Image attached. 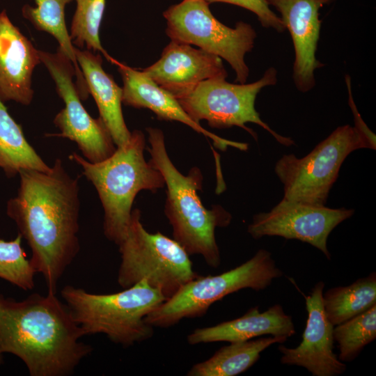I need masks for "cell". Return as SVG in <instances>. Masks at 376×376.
<instances>
[{
    "label": "cell",
    "mask_w": 376,
    "mask_h": 376,
    "mask_svg": "<svg viewBox=\"0 0 376 376\" xmlns=\"http://www.w3.org/2000/svg\"><path fill=\"white\" fill-rule=\"evenodd\" d=\"M18 175L17 193L8 201L6 213L31 251V266L47 291L56 294L80 249L78 178L70 175L59 158L48 171L22 170Z\"/></svg>",
    "instance_id": "1"
},
{
    "label": "cell",
    "mask_w": 376,
    "mask_h": 376,
    "mask_svg": "<svg viewBox=\"0 0 376 376\" xmlns=\"http://www.w3.org/2000/svg\"><path fill=\"white\" fill-rule=\"evenodd\" d=\"M68 306L56 294L22 300L0 295V357L20 359L31 376H68L92 352Z\"/></svg>",
    "instance_id": "2"
},
{
    "label": "cell",
    "mask_w": 376,
    "mask_h": 376,
    "mask_svg": "<svg viewBox=\"0 0 376 376\" xmlns=\"http://www.w3.org/2000/svg\"><path fill=\"white\" fill-rule=\"evenodd\" d=\"M146 130L150 162L162 174L166 187L164 212L172 226L173 239L189 255L200 254L210 267L217 268L221 258L215 229L227 226L230 214L220 205L205 208L197 193L203 182L199 169L182 174L168 155L162 131L153 127Z\"/></svg>",
    "instance_id": "3"
},
{
    "label": "cell",
    "mask_w": 376,
    "mask_h": 376,
    "mask_svg": "<svg viewBox=\"0 0 376 376\" xmlns=\"http://www.w3.org/2000/svg\"><path fill=\"white\" fill-rule=\"evenodd\" d=\"M144 134L134 130L127 143L103 161L90 162L77 152L69 155L95 187L104 210V234L117 245L126 233L137 194L164 186L162 174L146 160Z\"/></svg>",
    "instance_id": "4"
},
{
    "label": "cell",
    "mask_w": 376,
    "mask_h": 376,
    "mask_svg": "<svg viewBox=\"0 0 376 376\" xmlns=\"http://www.w3.org/2000/svg\"><path fill=\"white\" fill-rule=\"evenodd\" d=\"M61 295L84 336L104 334L124 347L152 336L153 327L145 318L166 300L146 279L112 294L91 293L68 285Z\"/></svg>",
    "instance_id": "5"
},
{
    "label": "cell",
    "mask_w": 376,
    "mask_h": 376,
    "mask_svg": "<svg viewBox=\"0 0 376 376\" xmlns=\"http://www.w3.org/2000/svg\"><path fill=\"white\" fill-rule=\"evenodd\" d=\"M118 246L121 258L118 283L123 289L146 279L167 299L199 276L193 269L189 253L174 239L146 230L138 209L132 211L126 233Z\"/></svg>",
    "instance_id": "6"
},
{
    "label": "cell",
    "mask_w": 376,
    "mask_h": 376,
    "mask_svg": "<svg viewBox=\"0 0 376 376\" xmlns=\"http://www.w3.org/2000/svg\"><path fill=\"white\" fill-rule=\"evenodd\" d=\"M282 276L271 253L260 249L233 269L216 276H198L187 282L150 313L145 321L153 327L166 328L185 318L201 317L213 303L224 297L245 288L265 290Z\"/></svg>",
    "instance_id": "7"
},
{
    "label": "cell",
    "mask_w": 376,
    "mask_h": 376,
    "mask_svg": "<svg viewBox=\"0 0 376 376\" xmlns=\"http://www.w3.org/2000/svg\"><path fill=\"white\" fill-rule=\"evenodd\" d=\"M373 149L354 127H338L306 156L283 155L274 171L283 185V198L317 206L325 205L340 166L352 152Z\"/></svg>",
    "instance_id": "8"
},
{
    "label": "cell",
    "mask_w": 376,
    "mask_h": 376,
    "mask_svg": "<svg viewBox=\"0 0 376 376\" xmlns=\"http://www.w3.org/2000/svg\"><path fill=\"white\" fill-rule=\"evenodd\" d=\"M204 0H182L163 13L166 33L172 41L194 45L225 59L236 74L235 81L245 84L249 69L244 61L254 46L256 33L242 21L235 28L220 22Z\"/></svg>",
    "instance_id": "9"
},
{
    "label": "cell",
    "mask_w": 376,
    "mask_h": 376,
    "mask_svg": "<svg viewBox=\"0 0 376 376\" xmlns=\"http://www.w3.org/2000/svg\"><path fill=\"white\" fill-rule=\"evenodd\" d=\"M277 82V71L271 67L263 76L250 84H230L226 79H212L201 82L186 96L177 99L195 122L205 120L214 128L242 127L257 139L256 133L246 127L253 123L270 133L281 144L294 145L289 137L280 135L263 121L255 108V101L262 88Z\"/></svg>",
    "instance_id": "10"
},
{
    "label": "cell",
    "mask_w": 376,
    "mask_h": 376,
    "mask_svg": "<svg viewBox=\"0 0 376 376\" xmlns=\"http://www.w3.org/2000/svg\"><path fill=\"white\" fill-rule=\"evenodd\" d=\"M38 53L64 102V108L54 119L61 132L47 136L66 138L75 142L84 159L90 162L108 158L116 150V145L101 118H92L84 107L77 85L73 82L76 72L72 62L59 48L56 53L40 50Z\"/></svg>",
    "instance_id": "11"
},
{
    "label": "cell",
    "mask_w": 376,
    "mask_h": 376,
    "mask_svg": "<svg viewBox=\"0 0 376 376\" xmlns=\"http://www.w3.org/2000/svg\"><path fill=\"white\" fill-rule=\"evenodd\" d=\"M354 212L353 209L312 205L283 198L269 212L254 215L247 230L256 240L265 236H279L306 242L330 260L329 235Z\"/></svg>",
    "instance_id": "12"
},
{
    "label": "cell",
    "mask_w": 376,
    "mask_h": 376,
    "mask_svg": "<svg viewBox=\"0 0 376 376\" xmlns=\"http://www.w3.org/2000/svg\"><path fill=\"white\" fill-rule=\"evenodd\" d=\"M324 283H317L305 296L308 318L300 344L294 348L280 345L281 363L306 368L313 376H337L347 366L334 352V326L327 319L322 303Z\"/></svg>",
    "instance_id": "13"
},
{
    "label": "cell",
    "mask_w": 376,
    "mask_h": 376,
    "mask_svg": "<svg viewBox=\"0 0 376 376\" xmlns=\"http://www.w3.org/2000/svg\"><path fill=\"white\" fill-rule=\"evenodd\" d=\"M336 0H266L280 13L294 46L293 81L301 93L315 85V71L324 65L315 56L322 20L320 10Z\"/></svg>",
    "instance_id": "14"
},
{
    "label": "cell",
    "mask_w": 376,
    "mask_h": 376,
    "mask_svg": "<svg viewBox=\"0 0 376 376\" xmlns=\"http://www.w3.org/2000/svg\"><path fill=\"white\" fill-rule=\"evenodd\" d=\"M142 71L176 99L190 93L202 81L228 76L218 56L172 40L159 59Z\"/></svg>",
    "instance_id": "15"
},
{
    "label": "cell",
    "mask_w": 376,
    "mask_h": 376,
    "mask_svg": "<svg viewBox=\"0 0 376 376\" xmlns=\"http://www.w3.org/2000/svg\"><path fill=\"white\" fill-rule=\"evenodd\" d=\"M38 50L8 17L0 12V100L31 104L32 75L40 63Z\"/></svg>",
    "instance_id": "16"
},
{
    "label": "cell",
    "mask_w": 376,
    "mask_h": 376,
    "mask_svg": "<svg viewBox=\"0 0 376 376\" xmlns=\"http://www.w3.org/2000/svg\"><path fill=\"white\" fill-rule=\"evenodd\" d=\"M113 64L118 66L123 79L122 101L124 104L138 109H148L159 120L184 123L212 140L214 145L220 150H225L228 146L241 150H247L246 143L223 139L193 120L174 96L157 85L142 70L130 68L116 60Z\"/></svg>",
    "instance_id": "17"
},
{
    "label": "cell",
    "mask_w": 376,
    "mask_h": 376,
    "mask_svg": "<svg viewBox=\"0 0 376 376\" xmlns=\"http://www.w3.org/2000/svg\"><path fill=\"white\" fill-rule=\"evenodd\" d=\"M296 334L292 317L280 304L263 312L258 306L250 308L244 315L214 326L198 328L187 336L189 344L195 345L214 342L248 340L263 335L285 337Z\"/></svg>",
    "instance_id": "18"
},
{
    "label": "cell",
    "mask_w": 376,
    "mask_h": 376,
    "mask_svg": "<svg viewBox=\"0 0 376 376\" xmlns=\"http://www.w3.org/2000/svg\"><path fill=\"white\" fill-rule=\"evenodd\" d=\"M76 60L93 97L100 117L109 130L116 147L127 143L131 136L122 111L123 88L102 68L100 54L75 47Z\"/></svg>",
    "instance_id": "19"
},
{
    "label": "cell",
    "mask_w": 376,
    "mask_h": 376,
    "mask_svg": "<svg viewBox=\"0 0 376 376\" xmlns=\"http://www.w3.org/2000/svg\"><path fill=\"white\" fill-rule=\"evenodd\" d=\"M285 337L268 336L230 343L218 350L208 359L194 364L188 376H235L250 368L261 352L275 343H283Z\"/></svg>",
    "instance_id": "20"
},
{
    "label": "cell",
    "mask_w": 376,
    "mask_h": 376,
    "mask_svg": "<svg viewBox=\"0 0 376 376\" xmlns=\"http://www.w3.org/2000/svg\"><path fill=\"white\" fill-rule=\"evenodd\" d=\"M0 169L8 178L22 170L51 169L26 140L22 128L10 115L0 100Z\"/></svg>",
    "instance_id": "21"
},
{
    "label": "cell",
    "mask_w": 376,
    "mask_h": 376,
    "mask_svg": "<svg viewBox=\"0 0 376 376\" xmlns=\"http://www.w3.org/2000/svg\"><path fill=\"white\" fill-rule=\"evenodd\" d=\"M73 0H34L36 6L25 4L22 8L23 17L36 29L49 33L58 41L63 52L72 62L76 72V85L81 97L86 99L88 91L83 74L76 60L75 46L68 33L65 17L67 4Z\"/></svg>",
    "instance_id": "22"
},
{
    "label": "cell",
    "mask_w": 376,
    "mask_h": 376,
    "mask_svg": "<svg viewBox=\"0 0 376 376\" xmlns=\"http://www.w3.org/2000/svg\"><path fill=\"white\" fill-rule=\"evenodd\" d=\"M325 315L334 325L340 324L376 305V274L338 286L322 295Z\"/></svg>",
    "instance_id": "23"
},
{
    "label": "cell",
    "mask_w": 376,
    "mask_h": 376,
    "mask_svg": "<svg viewBox=\"0 0 376 376\" xmlns=\"http://www.w3.org/2000/svg\"><path fill=\"white\" fill-rule=\"evenodd\" d=\"M333 336L339 350L338 358L343 362L353 361L376 338V305L334 326Z\"/></svg>",
    "instance_id": "24"
},
{
    "label": "cell",
    "mask_w": 376,
    "mask_h": 376,
    "mask_svg": "<svg viewBox=\"0 0 376 376\" xmlns=\"http://www.w3.org/2000/svg\"><path fill=\"white\" fill-rule=\"evenodd\" d=\"M73 1L76 2V10L70 33L72 44L79 49L86 46L88 50L100 52L113 63L115 59L104 49L100 40L106 0Z\"/></svg>",
    "instance_id": "25"
},
{
    "label": "cell",
    "mask_w": 376,
    "mask_h": 376,
    "mask_svg": "<svg viewBox=\"0 0 376 376\" xmlns=\"http://www.w3.org/2000/svg\"><path fill=\"white\" fill-rule=\"evenodd\" d=\"M22 235L13 240L0 239V279L23 290L34 288L36 271L22 246Z\"/></svg>",
    "instance_id": "26"
},
{
    "label": "cell",
    "mask_w": 376,
    "mask_h": 376,
    "mask_svg": "<svg viewBox=\"0 0 376 376\" xmlns=\"http://www.w3.org/2000/svg\"><path fill=\"white\" fill-rule=\"evenodd\" d=\"M208 4L225 3L235 5L253 13L261 25L271 28L278 32H283L285 28L280 18L267 4L266 0H204Z\"/></svg>",
    "instance_id": "27"
},
{
    "label": "cell",
    "mask_w": 376,
    "mask_h": 376,
    "mask_svg": "<svg viewBox=\"0 0 376 376\" xmlns=\"http://www.w3.org/2000/svg\"><path fill=\"white\" fill-rule=\"evenodd\" d=\"M345 81L348 89L349 93V105L352 111L354 118V127L369 141L373 148L375 149V135L367 127L362 118L359 113L357 107L353 100L352 91H351V81L350 77L348 75L345 77Z\"/></svg>",
    "instance_id": "28"
},
{
    "label": "cell",
    "mask_w": 376,
    "mask_h": 376,
    "mask_svg": "<svg viewBox=\"0 0 376 376\" xmlns=\"http://www.w3.org/2000/svg\"><path fill=\"white\" fill-rule=\"evenodd\" d=\"M1 361V357H0V362Z\"/></svg>",
    "instance_id": "29"
}]
</instances>
